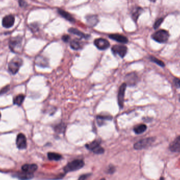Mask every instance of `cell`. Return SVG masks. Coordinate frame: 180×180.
<instances>
[{
	"mask_svg": "<svg viewBox=\"0 0 180 180\" xmlns=\"http://www.w3.org/2000/svg\"><path fill=\"white\" fill-rule=\"evenodd\" d=\"M70 47L73 50H78L79 49H81L82 46L80 41L78 40H73L71 41L70 43Z\"/></svg>",
	"mask_w": 180,
	"mask_h": 180,
	"instance_id": "cb8c5ba5",
	"label": "cell"
},
{
	"mask_svg": "<svg viewBox=\"0 0 180 180\" xmlns=\"http://www.w3.org/2000/svg\"><path fill=\"white\" fill-rule=\"evenodd\" d=\"M154 141V138H153L149 137L144 138L139 141L138 142L134 144V148L138 150L147 148V147L150 146Z\"/></svg>",
	"mask_w": 180,
	"mask_h": 180,
	"instance_id": "5b68a950",
	"label": "cell"
},
{
	"mask_svg": "<svg viewBox=\"0 0 180 180\" xmlns=\"http://www.w3.org/2000/svg\"><path fill=\"white\" fill-rule=\"evenodd\" d=\"M86 22L88 26L94 27L98 24V16L95 15H88L86 17Z\"/></svg>",
	"mask_w": 180,
	"mask_h": 180,
	"instance_id": "2e32d148",
	"label": "cell"
},
{
	"mask_svg": "<svg viewBox=\"0 0 180 180\" xmlns=\"http://www.w3.org/2000/svg\"><path fill=\"white\" fill-rule=\"evenodd\" d=\"M154 40L159 43H166L169 38V32L165 30H160L152 35Z\"/></svg>",
	"mask_w": 180,
	"mask_h": 180,
	"instance_id": "3957f363",
	"label": "cell"
},
{
	"mask_svg": "<svg viewBox=\"0 0 180 180\" xmlns=\"http://www.w3.org/2000/svg\"><path fill=\"white\" fill-rule=\"evenodd\" d=\"M19 4L20 7H22V8H25L27 6V3L26 2H25L24 1H19Z\"/></svg>",
	"mask_w": 180,
	"mask_h": 180,
	"instance_id": "1f68e13d",
	"label": "cell"
},
{
	"mask_svg": "<svg viewBox=\"0 0 180 180\" xmlns=\"http://www.w3.org/2000/svg\"><path fill=\"white\" fill-rule=\"evenodd\" d=\"M36 64L38 66H40L41 67H48V60L42 55H38L36 57L35 60Z\"/></svg>",
	"mask_w": 180,
	"mask_h": 180,
	"instance_id": "7c38bea8",
	"label": "cell"
},
{
	"mask_svg": "<svg viewBox=\"0 0 180 180\" xmlns=\"http://www.w3.org/2000/svg\"><path fill=\"white\" fill-rule=\"evenodd\" d=\"M23 60L20 58H14L8 63V69L9 71L13 74H16L19 71L20 68L23 65Z\"/></svg>",
	"mask_w": 180,
	"mask_h": 180,
	"instance_id": "7a4b0ae2",
	"label": "cell"
},
{
	"mask_svg": "<svg viewBox=\"0 0 180 180\" xmlns=\"http://www.w3.org/2000/svg\"><path fill=\"white\" fill-rule=\"evenodd\" d=\"M57 11H58L59 14H60L62 17L65 18V19L67 20L70 22L75 21V19L72 16L71 14H70L69 13H68L67 11H64V10H63L61 9H58Z\"/></svg>",
	"mask_w": 180,
	"mask_h": 180,
	"instance_id": "e0dca14e",
	"label": "cell"
},
{
	"mask_svg": "<svg viewBox=\"0 0 180 180\" xmlns=\"http://www.w3.org/2000/svg\"><path fill=\"white\" fill-rule=\"evenodd\" d=\"M174 85L176 88H180V79L178 78H175L173 80Z\"/></svg>",
	"mask_w": 180,
	"mask_h": 180,
	"instance_id": "4dcf8cb0",
	"label": "cell"
},
{
	"mask_svg": "<svg viewBox=\"0 0 180 180\" xmlns=\"http://www.w3.org/2000/svg\"><path fill=\"white\" fill-rule=\"evenodd\" d=\"M126 85L130 86H133L136 85L138 81V77L135 72H131L126 76Z\"/></svg>",
	"mask_w": 180,
	"mask_h": 180,
	"instance_id": "52a82bcc",
	"label": "cell"
},
{
	"mask_svg": "<svg viewBox=\"0 0 180 180\" xmlns=\"http://www.w3.org/2000/svg\"><path fill=\"white\" fill-rule=\"evenodd\" d=\"M127 85L126 83H123L120 86L118 93V103L121 108L123 107L124 100V96L126 93V88Z\"/></svg>",
	"mask_w": 180,
	"mask_h": 180,
	"instance_id": "30bf717a",
	"label": "cell"
},
{
	"mask_svg": "<svg viewBox=\"0 0 180 180\" xmlns=\"http://www.w3.org/2000/svg\"><path fill=\"white\" fill-rule=\"evenodd\" d=\"M48 156L50 160H52V161H59L62 158L61 155L55 153H48Z\"/></svg>",
	"mask_w": 180,
	"mask_h": 180,
	"instance_id": "d4e9b609",
	"label": "cell"
},
{
	"mask_svg": "<svg viewBox=\"0 0 180 180\" xmlns=\"http://www.w3.org/2000/svg\"><path fill=\"white\" fill-rule=\"evenodd\" d=\"M170 150L173 152H180V136L176 137L170 144Z\"/></svg>",
	"mask_w": 180,
	"mask_h": 180,
	"instance_id": "4fadbf2b",
	"label": "cell"
},
{
	"mask_svg": "<svg viewBox=\"0 0 180 180\" xmlns=\"http://www.w3.org/2000/svg\"><path fill=\"white\" fill-rule=\"evenodd\" d=\"M100 141H99L98 140H95V141H94L92 142L91 143L86 144V147L88 150L93 151V150H94V149H95V148H97L98 147L100 146Z\"/></svg>",
	"mask_w": 180,
	"mask_h": 180,
	"instance_id": "7402d4cb",
	"label": "cell"
},
{
	"mask_svg": "<svg viewBox=\"0 0 180 180\" xmlns=\"http://www.w3.org/2000/svg\"><path fill=\"white\" fill-rule=\"evenodd\" d=\"M90 175V174H84L83 175L81 176L79 180H85L87 178H88V176Z\"/></svg>",
	"mask_w": 180,
	"mask_h": 180,
	"instance_id": "d6a6232c",
	"label": "cell"
},
{
	"mask_svg": "<svg viewBox=\"0 0 180 180\" xmlns=\"http://www.w3.org/2000/svg\"><path fill=\"white\" fill-rule=\"evenodd\" d=\"M68 31L72 34H75V35H76V36H80L81 38H88V37L89 36L88 35L84 34V33H83L81 31L78 30L77 29H76V28H70L69 30H68Z\"/></svg>",
	"mask_w": 180,
	"mask_h": 180,
	"instance_id": "ac0fdd59",
	"label": "cell"
},
{
	"mask_svg": "<svg viewBox=\"0 0 180 180\" xmlns=\"http://www.w3.org/2000/svg\"><path fill=\"white\" fill-rule=\"evenodd\" d=\"M109 36L111 39L122 43H127L129 41L128 38L126 36L121 34H112L109 35Z\"/></svg>",
	"mask_w": 180,
	"mask_h": 180,
	"instance_id": "5bb4252c",
	"label": "cell"
},
{
	"mask_svg": "<svg viewBox=\"0 0 180 180\" xmlns=\"http://www.w3.org/2000/svg\"><path fill=\"white\" fill-rule=\"evenodd\" d=\"M115 171V168L114 166H109V169H107V172L109 173H112Z\"/></svg>",
	"mask_w": 180,
	"mask_h": 180,
	"instance_id": "e575fe53",
	"label": "cell"
},
{
	"mask_svg": "<svg viewBox=\"0 0 180 180\" xmlns=\"http://www.w3.org/2000/svg\"><path fill=\"white\" fill-rule=\"evenodd\" d=\"M15 22V17L12 14L6 15L3 17L2 20V26L5 28H10L12 27Z\"/></svg>",
	"mask_w": 180,
	"mask_h": 180,
	"instance_id": "8fae6325",
	"label": "cell"
},
{
	"mask_svg": "<svg viewBox=\"0 0 180 180\" xmlns=\"http://www.w3.org/2000/svg\"><path fill=\"white\" fill-rule=\"evenodd\" d=\"M16 176L20 180H29L33 178V174L25 172H23L22 173L17 174Z\"/></svg>",
	"mask_w": 180,
	"mask_h": 180,
	"instance_id": "d6986e66",
	"label": "cell"
},
{
	"mask_svg": "<svg viewBox=\"0 0 180 180\" xmlns=\"http://www.w3.org/2000/svg\"><path fill=\"white\" fill-rule=\"evenodd\" d=\"M164 180V178H161V180Z\"/></svg>",
	"mask_w": 180,
	"mask_h": 180,
	"instance_id": "d590c367",
	"label": "cell"
},
{
	"mask_svg": "<svg viewBox=\"0 0 180 180\" xmlns=\"http://www.w3.org/2000/svg\"><path fill=\"white\" fill-rule=\"evenodd\" d=\"M147 128L146 125L144 124H141L134 127V131L137 134H140L144 133L147 130Z\"/></svg>",
	"mask_w": 180,
	"mask_h": 180,
	"instance_id": "603a6c76",
	"label": "cell"
},
{
	"mask_svg": "<svg viewBox=\"0 0 180 180\" xmlns=\"http://www.w3.org/2000/svg\"><path fill=\"white\" fill-rule=\"evenodd\" d=\"M150 59L152 62L157 64L159 66H161L162 67H165V64L163 62L161 61V60H160L158 59L157 58L154 57L153 56H150Z\"/></svg>",
	"mask_w": 180,
	"mask_h": 180,
	"instance_id": "484cf974",
	"label": "cell"
},
{
	"mask_svg": "<svg viewBox=\"0 0 180 180\" xmlns=\"http://www.w3.org/2000/svg\"><path fill=\"white\" fill-rule=\"evenodd\" d=\"M25 99V96L23 94H19L13 99V103L17 106H21Z\"/></svg>",
	"mask_w": 180,
	"mask_h": 180,
	"instance_id": "ffe728a7",
	"label": "cell"
},
{
	"mask_svg": "<svg viewBox=\"0 0 180 180\" xmlns=\"http://www.w3.org/2000/svg\"><path fill=\"white\" fill-rule=\"evenodd\" d=\"M112 51L114 55H118L119 57L123 58L127 53L128 48L123 45H114L112 48Z\"/></svg>",
	"mask_w": 180,
	"mask_h": 180,
	"instance_id": "8992f818",
	"label": "cell"
},
{
	"mask_svg": "<svg viewBox=\"0 0 180 180\" xmlns=\"http://www.w3.org/2000/svg\"></svg>",
	"mask_w": 180,
	"mask_h": 180,
	"instance_id": "f35d334b",
	"label": "cell"
},
{
	"mask_svg": "<svg viewBox=\"0 0 180 180\" xmlns=\"http://www.w3.org/2000/svg\"><path fill=\"white\" fill-rule=\"evenodd\" d=\"M0 118H1V114H0Z\"/></svg>",
	"mask_w": 180,
	"mask_h": 180,
	"instance_id": "74e56055",
	"label": "cell"
},
{
	"mask_svg": "<svg viewBox=\"0 0 180 180\" xmlns=\"http://www.w3.org/2000/svg\"><path fill=\"white\" fill-rule=\"evenodd\" d=\"M101 180H105V178H102V179H101Z\"/></svg>",
	"mask_w": 180,
	"mask_h": 180,
	"instance_id": "8d00e7d4",
	"label": "cell"
},
{
	"mask_svg": "<svg viewBox=\"0 0 180 180\" xmlns=\"http://www.w3.org/2000/svg\"><path fill=\"white\" fill-rule=\"evenodd\" d=\"M143 12L142 8L140 7H138L137 8L135 9V10L133 11V12L132 14V17L134 21L136 22L138 19L139 16L141 15V14Z\"/></svg>",
	"mask_w": 180,
	"mask_h": 180,
	"instance_id": "44dd1931",
	"label": "cell"
},
{
	"mask_svg": "<svg viewBox=\"0 0 180 180\" xmlns=\"http://www.w3.org/2000/svg\"><path fill=\"white\" fill-rule=\"evenodd\" d=\"M38 169V166L36 164H24L22 166L23 172H25L33 174V172Z\"/></svg>",
	"mask_w": 180,
	"mask_h": 180,
	"instance_id": "9a60e30c",
	"label": "cell"
},
{
	"mask_svg": "<svg viewBox=\"0 0 180 180\" xmlns=\"http://www.w3.org/2000/svg\"><path fill=\"white\" fill-rule=\"evenodd\" d=\"M16 144L17 148L20 150L25 149L27 146L26 138L23 134H19L16 140Z\"/></svg>",
	"mask_w": 180,
	"mask_h": 180,
	"instance_id": "9c48e42d",
	"label": "cell"
},
{
	"mask_svg": "<svg viewBox=\"0 0 180 180\" xmlns=\"http://www.w3.org/2000/svg\"><path fill=\"white\" fill-rule=\"evenodd\" d=\"M94 44L97 48L101 50H104L109 48L110 45L108 41L103 38L96 39L94 40Z\"/></svg>",
	"mask_w": 180,
	"mask_h": 180,
	"instance_id": "ba28073f",
	"label": "cell"
},
{
	"mask_svg": "<svg viewBox=\"0 0 180 180\" xmlns=\"http://www.w3.org/2000/svg\"><path fill=\"white\" fill-rule=\"evenodd\" d=\"M98 120L99 121H102L104 120H111L112 119V117L108 116H98L97 117Z\"/></svg>",
	"mask_w": 180,
	"mask_h": 180,
	"instance_id": "f1b7e54d",
	"label": "cell"
},
{
	"mask_svg": "<svg viewBox=\"0 0 180 180\" xmlns=\"http://www.w3.org/2000/svg\"><path fill=\"white\" fill-rule=\"evenodd\" d=\"M93 152L95 154H102L104 152V148L101 147L100 146H99L97 148L94 149V150H93Z\"/></svg>",
	"mask_w": 180,
	"mask_h": 180,
	"instance_id": "83f0119b",
	"label": "cell"
},
{
	"mask_svg": "<svg viewBox=\"0 0 180 180\" xmlns=\"http://www.w3.org/2000/svg\"><path fill=\"white\" fill-rule=\"evenodd\" d=\"M84 162L81 159H76L72 161L70 163H68L64 168V171L65 173L75 171L80 169L83 167Z\"/></svg>",
	"mask_w": 180,
	"mask_h": 180,
	"instance_id": "277c9868",
	"label": "cell"
},
{
	"mask_svg": "<svg viewBox=\"0 0 180 180\" xmlns=\"http://www.w3.org/2000/svg\"><path fill=\"white\" fill-rule=\"evenodd\" d=\"M163 21V18H160L159 19H157L156 21L155 22V23L153 25V28L154 29H157V28L159 27L160 26H161V24H162V22Z\"/></svg>",
	"mask_w": 180,
	"mask_h": 180,
	"instance_id": "4316f807",
	"label": "cell"
},
{
	"mask_svg": "<svg viewBox=\"0 0 180 180\" xmlns=\"http://www.w3.org/2000/svg\"><path fill=\"white\" fill-rule=\"evenodd\" d=\"M10 90V85H7L6 86L2 88L0 90V95L6 93Z\"/></svg>",
	"mask_w": 180,
	"mask_h": 180,
	"instance_id": "f546056e",
	"label": "cell"
},
{
	"mask_svg": "<svg viewBox=\"0 0 180 180\" xmlns=\"http://www.w3.org/2000/svg\"><path fill=\"white\" fill-rule=\"evenodd\" d=\"M62 40H63L64 42L67 43V42H68V41L69 40L70 36H68V35H64V36H62Z\"/></svg>",
	"mask_w": 180,
	"mask_h": 180,
	"instance_id": "836d02e7",
	"label": "cell"
},
{
	"mask_svg": "<svg viewBox=\"0 0 180 180\" xmlns=\"http://www.w3.org/2000/svg\"><path fill=\"white\" fill-rule=\"evenodd\" d=\"M23 41V38L20 36L13 37L9 41L8 46L11 50L17 53L20 51Z\"/></svg>",
	"mask_w": 180,
	"mask_h": 180,
	"instance_id": "6da1fadb",
	"label": "cell"
}]
</instances>
